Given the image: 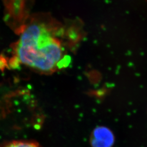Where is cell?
Segmentation results:
<instances>
[{"mask_svg":"<svg viewBox=\"0 0 147 147\" xmlns=\"http://www.w3.org/2000/svg\"><path fill=\"white\" fill-rule=\"evenodd\" d=\"M76 24L70 23L67 27L51 20L25 26L14 47L15 62L43 74L65 68L70 57L61 38L79 30Z\"/></svg>","mask_w":147,"mask_h":147,"instance_id":"1","label":"cell"},{"mask_svg":"<svg viewBox=\"0 0 147 147\" xmlns=\"http://www.w3.org/2000/svg\"><path fill=\"white\" fill-rule=\"evenodd\" d=\"M114 141L113 132L106 126L96 127L90 136V143L93 147H111Z\"/></svg>","mask_w":147,"mask_h":147,"instance_id":"2","label":"cell"},{"mask_svg":"<svg viewBox=\"0 0 147 147\" xmlns=\"http://www.w3.org/2000/svg\"><path fill=\"white\" fill-rule=\"evenodd\" d=\"M0 147H42L38 142L26 140H16L5 142L0 144Z\"/></svg>","mask_w":147,"mask_h":147,"instance_id":"3","label":"cell"}]
</instances>
